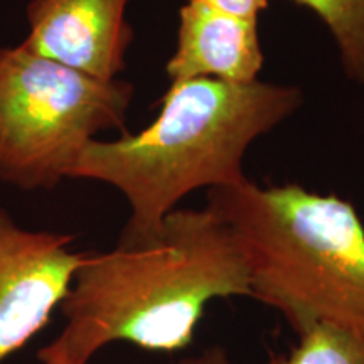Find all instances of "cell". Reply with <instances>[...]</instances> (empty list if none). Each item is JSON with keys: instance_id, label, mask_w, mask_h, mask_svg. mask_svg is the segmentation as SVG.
<instances>
[{"instance_id": "10", "label": "cell", "mask_w": 364, "mask_h": 364, "mask_svg": "<svg viewBox=\"0 0 364 364\" xmlns=\"http://www.w3.org/2000/svg\"><path fill=\"white\" fill-rule=\"evenodd\" d=\"M193 2H199L213 11L247 21H258V16L268 6V0H193Z\"/></svg>"}, {"instance_id": "5", "label": "cell", "mask_w": 364, "mask_h": 364, "mask_svg": "<svg viewBox=\"0 0 364 364\" xmlns=\"http://www.w3.org/2000/svg\"><path fill=\"white\" fill-rule=\"evenodd\" d=\"M71 235L17 225L0 206V364L48 326L63 304L85 252Z\"/></svg>"}, {"instance_id": "2", "label": "cell", "mask_w": 364, "mask_h": 364, "mask_svg": "<svg viewBox=\"0 0 364 364\" xmlns=\"http://www.w3.org/2000/svg\"><path fill=\"white\" fill-rule=\"evenodd\" d=\"M302 103L299 86L262 80L171 83L152 124L113 140H91L70 179L103 182L120 191L130 218L118 245L147 243L189 193L247 179L243 161L252 144Z\"/></svg>"}, {"instance_id": "8", "label": "cell", "mask_w": 364, "mask_h": 364, "mask_svg": "<svg viewBox=\"0 0 364 364\" xmlns=\"http://www.w3.org/2000/svg\"><path fill=\"white\" fill-rule=\"evenodd\" d=\"M316 12L338 46L349 80L364 85V0H295Z\"/></svg>"}, {"instance_id": "3", "label": "cell", "mask_w": 364, "mask_h": 364, "mask_svg": "<svg viewBox=\"0 0 364 364\" xmlns=\"http://www.w3.org/2000/svg\"><path fill=\"white\" fill-rule=\"evenodd\" d=\"M238 241L250 297L302 334L336 326L364 339V226L356 209L297 184L245 181L208 189V204Z\"/></svg>"}, {"instance_id": "6", "label": "cell", "mask_w": 364, "mask_h": 364, "mask_svg": "<svg viewBox=\"0 0 364 364\" xmlns=\"http://www.w3.org/2000/svg\"><path fill=\"white\" fill-rule=\"evenodd\" d=\"M130 0H29L22 46L98 80H117L127 66L134 29Z\"/></svg>"}, {"instance_id": "7", "label": "cell", "mask_w": 364, "mask_h": 364, "mask_svg": "<svg viewBox=\"0 0 364 364\" xmlns=\"http://www.w3.org/2000/svg\"><path fill=\"white\" fill-rule=\"evenodd\" d=\"M263 61L258 21L228 16L193 0L181 7L176 51L166 65L171 83H252L260 80Z\"/></svg>"}, {"instance_id": "4", "label": "cell", "mask_w": 364, "mask_h": 364, "mask_svg": "<svg viewBox=\"0 0 364 364\" xmlns=\"http://www.w3.org/2000/svg\"><path fill=\"white\" fill-rule=\"evenodd\" d=\"M134 93L125 80L93 78L22 44L0 46V182L39 191L70 179L91 140L124 130Z\"/></svg>"}, {"instance_id": "11", "label": "cell", "mask_w": 364, "mask_h": 364, "mask_svg": "<svg viewBox=\"0 0 364 364\" xmlns=\"http://www.w3.org/2000/svg\"><path fill=\"white\" fill-rule=\"evenodd\" d=\"M179 364H231L226 351L223 348H209L198 356L182 359Z\"/></svg>"}, {"instance_id": "9", "label": "cell", "mask_w": 364, "mask_h": 364, "mask_svg": "<svg viewBox=\"0 0 364 364\" xmlns=\"http://www.w3.org/2000/svg\"><path fill=\"white\" fill-rule=\"evenodd\" d=\"M263 364H364V339L336 326L317 324L299 334L285 354H273Z\"/></svg>"}, {"instance_id": "1", "label": "cell", "mask_w": 364, "mask_h": 364, "mask_svg": "<svg viewBox=\"0 0 364 364\" xmlns=\"http://www.w3.org/2000/svg\"><path fill=\"white\" fill-rule=\"evenodd\" d=\"M250 297L238 241L209 206L177 208L147 243L85 252L63 300L65 326L41 364H90L105 346L176 353L194 341L208 304Z\"/></svg>"}]
</instances>
